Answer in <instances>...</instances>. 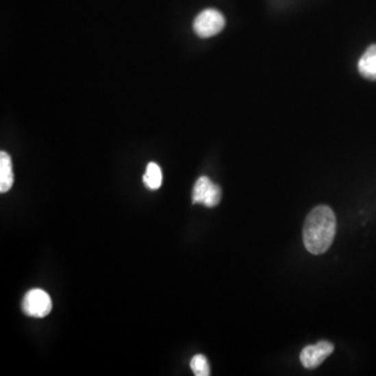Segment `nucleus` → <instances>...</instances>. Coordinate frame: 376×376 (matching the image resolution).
I'll return each instance as SVG.
<instances>
[{"label":"nucleus","instance_id":"obj_1","mask_svg":"<svg viewBox=\"0 0 376 376\" xmlns=\"http://www.w3.org/2000/svg\"><path fill=\"white\" fill-rule=\"evenodd\" d=\"M337 218L331 208L320 205L312 209L303 228L304 246L314 255L325 253L336 236Z\"/></svg>","mask_w":376,"mask_h":376},{"label":"nucleus","instance_id":"obj_2","mask_svg":"<svg viewBox=\"0 0 376 376\" xmlns=\"http://www.w3.org/2000/svg\"><path fill=\"white\" fill-rule=\"evenodd\" d=\"M226 25L224 15L216 9L201 12L194 23V31L199 37L209 38L218 35Z\"/></svg>","mask_w":376,"mask_h":376},{"label":"nucleus","instance_id":"obj_3","mask_svg":"<svg viewBox=\"0 0 376 376\" xmlns=\"http://www.w3.org/2000/svg\"><path fill=\"white\" fill-rule=\"evenodd\" d=\"M53 308V302L45 290L33 288L25 294L23 301V310L25 315L34 318H45Z\"/></svg>","mask_w":376,"mask_h":376},{"label":"nucleus","instance_id":"obj_4","mask_svg":"<svg viewBox=\"0 0 376 376\" xmlns=\"http://www.w3.org/2000/svg\"><path fill=\"white\" fill-rule=\"evenodd\" d=\"M222 199V190L208 177L203 176L197 180L192 190V203L206 207H216Z\"/></svg>","mask_w":376,"mask_h":376},{"label":"nucleus","instance_id":"obj_5","mask_svg":"<svg viewBox=\"0 0 376 376\" xmlns=\"http://www.w3.org/2000/svg\"><path fill=\"white\" fill-rule=\"evenodd\" d=\"M334 345L329 342L321 341L316 345L306 346L300 353V361L308 369H314L323 363L324 360L334 352Z\"/></svg>","mask_w":376,"mask_h":376},{"label":"nucleus","instance_id":"obj_6","mask_svg":"<svg viewBox=\"0 0 376 376\" xmlns=\"http://www.w3.org/2000/svg\"><path fill=\"white\" fill-rule=\"evenodd\" d=\"M362 77L376 81V45H370L362 55L358 65Z\"/></svg>","mask_w":376,"mask_h":376},{"label":"nucleus","instance_id":"obj_7","mask_svg":"<svg viewBox=\"0 0 376 376\" xmlns=\"http://www.w3.org/2000/svg\"><path fill=\"white\" fill-rule=\"evenodd\" d=\"M14 184L13 163L8 153H0V192L5 194Z\"/></svg>","mask_w":376,"mask_h":376},{"label":"nucleus","instance_id":"obj_8","mask_svg":"<svg viewBox=\"0 0 376 376\" xmlns=\"http://www.w3.org/2000/svg\"><path fill=\"white\" fill-rule=\"evenodd\" d=\"M162 172L160 166L157 163L150 162L145 170V176H143V182L145 186L152 190H158L162 185Z\"/></svg>","mask_w":376,"mask_h":376},{"label":"nucleus","instance_id":"obj_9","mask_svg":"<svg viewBox=\"0 0 376 376\" xmlns=\"http://www.w3.org/2000/svg\"><path fill=\"white\" fill-rule=\"evenodd\" d=\"M190 368L195 375L208 376L210 375V368H209L208 361L203 354H197L190 361Z\"/></svg>","mask_w":376,"mask_h":376}]
</instances>
